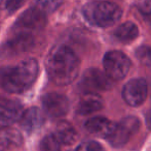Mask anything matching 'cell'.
Instances as JSON below:
<instances>
[{
  "instance_id": "obj_13",
  "label": "cell",
  "mask_w": 151,
  "mask_h": 151,
  "mask_svg": "<svg viewBox=\"0 0 151 151\" xmlns=\"http://www.w3.org/2000/svg\"><path fill=\"white\" fill-rule=\"evenodd\" d=\"M103 107V99L98 93H86L77 105V112L80 115H88L98 112Z\"/></svg>"
},
{
  "instance_id": "obj_12",
  "label": "cell",
  "mask_w": 151,
  "mask_h": 151,
  "mask_svg": "<svg viewBox=\"0 0 151 151\" xmlns=\"http://www.w3.org/2000/svg\"><path fill=\"white\" fill-rule=\"evenodd\" d=\"M33 35L29 33H16L12 39H9L4 46V52L7 54H19L28 51L33 46Z\"/></svg>"
},
{
  "instance_id": "obj_18",
  "label": "cell",
  "mask_w": 151,
  "mask_h": 151,
  "mask_svg": "<svg viewBox=\"0 0 151 151\" xmlns=\"http://www.w3.org/2000/svg\"><path fill=\"white\" fill-rule=\"evenodd\" d=\"M64 0H35V6L44 14H50L62 5Z\"/></svg>"
},
{
  "instance_id": "obj_1",
  "label": "cell",
  "mask_w": 151,
  "mask_h": 151,
  "mask_svg": "<svg viewBox=\"0 0 151 151\" xmlns=\"http://www.w3.org/2000/svg\"><path fill=\"white\" fill-rule=\"evenodd\" d=\"M79 59L66 46H57L48 53L45 67L48 78L55 84L66 86L71 84L79 73Z\"/></svg>"
},
{
  "instance_id": "obj_26",
  "label": "cell",
  "mask_w": 151,
  "mask_h": 151,
  "mask_svg": "<svg viewBox=\"0 0 151 151\" xmlns=\"http://www.w3.org/2000/svg\"><path fill=\"white\" fill-rule=\"evenodd\" d=\"M1 78H2V67L0 69V84H1Z\"/></svg>"
},
{
  "instance_id": "obj_19",
  "label": "cell",
  "mask_w": 151,
  "mask_h": 151,
  "mask_svg": "<svg viewBox=\"0 0 151 151\" xmlns=\"http://www.w3.org/2000/svg\"><path fill=\"white\" fill-rule=\"evenodd\" d=\"M61 143L56 136L46 135L40 142V151H60Z\"/></svg>"
},
{
  "instance_id": "obj_6",
  "label": "cell",
  "mask_w": 151,
  "mask_h": 151,
  "mask_svg": "<svg viewBox=\"0 0 151 151\" xmlns=\"http://www.w3.org/2000/svg\"><path fill=\"white\" fill-rule=\"evenodd\" d=\"M46 14L38 9L37 7H31L23 12L14 25V31L16 33H29L40 30L46 23Z\"/></svg>"
},
{
  "instance_id": "obj_3",
  "label": "cell",
  "mask_w": 151,
  "mask_h": 151,
  "mask_svg": "<svg viewBox=\"0 0 151 151\" xmlns=\"http://www.w3.org/2000/svg\"><path fill=\"white\" fill-rule=\"evenodd\" d=\"M82 15L91 25L106 28L120 20L122 10L114 2L97 0L86 3L82 7Z\"/></svg>"
},
{
  "instance_id": "obj_24",
  "label": "cell",
  "mask_w": 151,
  "mask_h": 151,
  "mask_svg": "<svg viewBox=\"0 0 151 151\" xmlns=\"http://www.w3.org/2000/svg\"><path fill=\"white\" fill-rule=\"evenodd\" d=\"M146 124H147L148 128L151 129V110L146 115Z\"/></svg>"
},
{
  "instance_id": "obj_5",
  "label": "cell",
  "mask_w": 151,
  "mask_h": 151,
  "mask_svg": "<svg viewBox=\"0 0 151 151\" xmlns=\"http://www.w3.org/2000/svg\"><path fill=\"white\" fill-rule=\"evenodd\" d=\"M140 125L141 123L137 117H125L118 124H115L113 131L108 138V141L114 147H122L139 131Z\"/></svg>"
},
{
  "instance_id": "obj_4",
  "label": "cell",
  "mask_w": 151,
  "mask_h": 151,
  "mask_svg": "<svg viewBox=\"0 0 151 151\" xmlns=\"http://www.w3.org/2000/svg\"><path fill=\"white\" fill-rule=\"evenodd\" d=\"M131 60L124 53L120 51H110L103 58L105 73L113 81L123 79L131 69Z\"/></svg>"
},
{
  "instance_id": "obj_17",
  "label": "cell",
  "mask_w": 151,
  "mask_h": 151,
  "mask_svg": "<svg viewBox=\"0 0 151 151\" xmlns=\"http://www.w3.org/2000/svg\"><path fill=\"white\" fill-rule=\"evenodd\" d=\"M113 35L121 42H131L138 37L139 29L133 22H125L114 30Z\"/></svg>"
},
{
  "instance_id": "obj_14",
  "label": "cell",
  "mask_w": 151,
  "mask_h": 151,
  "mask_svg": "<svg viewBox=\"0 0 151 151\" xmlns=\"http://www.w3.org/2000/svg\"><path fill=\"white\" fill-rule=\"evenodd\" d=\"M22 127L28 133L37 131L43 123V115L38 108H30L22 114L20 118Z\"/></svg>"
},
{
  "instance_id": "obj_7",
  "label": "cell",
  "mask_w": 151,
  "mask_h": 151,
  "mask_svg": "<svg viewBox=\"0 0 151 151\" xmlns=\"http://www.w3.org/2000/svg\"><path fill=\"white\" fill-rule=\"evenodd\" d=\"M113 80L104 71L97 69H90L83 74L79 83V88L84 93H97L98 91L109 90Z\"/></svg>"
},
{
  "instance_id": "obj_10",
  "label": "cell",
  "mask_w": 151,
  "mask_h": 151,
  "mask_svg": "<svg viewBox=\"0 0 151 151\" xmlns=\"http://www.w3.org/2000/svg\"><path fill=\"white\" fill-rule=\"evenodd\" d=\"M86 129L91 135L108 139L112 133L115 124L105 117H93L86 122Z\"/></svg>"
},
{
  "instance_id": "obj_11",
  "label": "cell",
  "mask_w": 151,
  "mask_h": 151,
  "mask_svg": "<svg viewBox=\"0 0 151 151\" xmlns=\"http://www.w3.org/2000/svg\"><path fill=\"white\" fill-rule=\"evenodd\" d=\"M23 107L18 101H6L0 105V126L6 127L20 120Z\"/></svg>"
},
{
  "instance_id": "obj_27",
  "label": "cell",
  "mask_w": 151,
  "mask_h": 151,
  "mask_svg": "<svg viewBox=\"0 0 151 151\" xmlns=\"http://www.w3.org/2000/svg\"><path fill=\"white\" fill-rule=\"evenodd\" d=\"M150 151H151V150H150Z\"/></svg>"
},
{
  "instance_id": "obj_20",
  "label": "cell",
  "mask_w": 151,
  "mask_h": 151,
  "mask_svg": "<svg viewBox=\"0 0 151 151\" xmlns=\"http://www.w3.org/2000/svg\"><path fill=\"white\" fill-rule=\"evenodd\" d=\"M75 151H104L101 144L96 141H86L81 143Z\"/></svg>"
},
{
  "instance_id": "obj_8",
  "label": "cell",
  "mask_w": 151,
  "mask_h": 151,
  "mask_svg": "<svg viewBox=\"0 0 151 151\" xmlns=\"http://www.w3.org/2000/svg\"><path fill=\"white\" fill-rule=\"evenodd\" d=\"M147 96V83L144 79L137 78L129 81L122 89L124 101L132 107L142 105Z\"/></svg>"
},
{
  "instance_id": "obj_23",
  "label": "cell",
  "mask_w": 151,
  "mask_h": 151,
  "mask_svg": "<svg viewBox=\"0 0 151 151\" xmlns=\"http://www.w3.org/2000/svg\"><path fill=\"white\" fill-rule=\"evenodd\" d=\"M142 54H143L144 57H146V59L149 61L150 64H151V47L150 48H144Z\"/></svg>"
},
{
  "instance_id": "obj_15",
  "label": "cell",
  "mask_w": 151,
  "mask_h": 151,
  "mask_svg": "<svg viewBox=\"0 0 151 151\" xmlns=\"http://www.w3.org/2000/svg\"><path fill=\"white\" fill-rule=\"evenodd\" d=\"M54 135L59 140V142L64 145H71V144L75 143L78 138L75 128L69 122H66V121L59 122Z\"/></svg>"
},
{
  "instance_id": "obj_25",
  "label": "cell",
  "mask_w": 151,
  "mask_h": 151,
  "mask_svg": "<svg viewBox=\"0 0 151 151\" xmlns=\"http://www.w3.org/2000/svg\"><path fill=\"white\" fill-rule=\"evenodd\" d=\"M7 0H0V7H5V4Z\"/></svg>"
},
{
  "instance_id": "obj_2",
  "label": "cell",
  "mask_w": 151,
  "mask_h": 151,
  "mask_svg": "<svg viewBox=\"0 0 151 151\" xmlns=\"http://www.w3.org/2000/svg\"><path fill=\"white\" fill-rule=\"evenodd\" d=\"M39 66L35 59H26L12 67H2L0 87L10 93H22L29 89L38 76Z\"/></svg>"
},
{
  "instance_id": "obj_9",
  "label": "cell",
  "mask_w": 151,
  "mask_h": 151,
  "mask_svg": "<svg viewBox=\"0 0 151 151\" xmlns=\"http://www.w3.org/2000/svg\"><path fill=\"white\" fill-rule=\"evenodd\" d=\"M41 101L44 111L55 118L65 116L69 111V101L65 95L60 93H46Z\"/></svg>"
},
{
  "instance_id": "obj_16",
  "label": "cell",
  "mask_w": 151,
  "mask_h": 151,
  "mask_svg": "<svg viewBox=\"0 0 151 151\" xmlns=\"http://www.w3.org/2000/svg\"><path fill=\"white\" fill-rule=\"evenodd\" d=\"M22 136L16 129H0V151H7L14 147L21 145Z\"/></svg>"
},
{
  "instance_id": "obj_21",
  "label": "cell",
  "mask_w": 151,
  "mask_h": 151,
  "mask_svg": "<svg viewBox=\"0 0 151 151\" xmlns=\"http://www.w3.org/2000/svg\"><path fill=\"white\" fill-rule=\"evenodd\" d=\"M136 4L140 12L146 16L151 15V0H136Z\"/></svg>"
},
{
  "instance_id": "obj_22",
  "label": "cell",
  "mask_w": 151,
  "mask_h": 151,
  "mask_svg": "<svg viewBox=\"0 0 151 151\" xmlns=\"http://www.w3.org/2000/svg\"><path fill=\"white\" fill-rule=\"evenodd\" d=\"M26 1L27 0H7L5 4V8L8 10V12L12 14V12H17L19 8L22 7Z\"/></svg>"
}]
</instances>
